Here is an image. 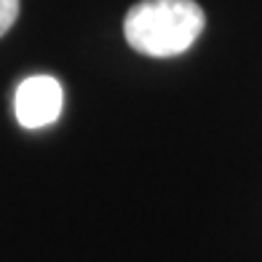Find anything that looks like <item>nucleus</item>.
Returning a JSON list of instances; mask_svg holds the SVG:
<instances>
[{"label": "nucleus", "mask_w": 262, "mask_h": 262, "mask_svg": "<svg viewBox=\"0 0 262 262\" xmlns=\"http://www.w3.org/2000/svg\"><path fill=\"white\" fill-rule=\"evenodd\" d=\"M204 25V8L195 0H139L128 8L123 35L134 51L166 59L185 54Z\"/></svg>", "instance_id": "1"}, {"label": "nucleus", "mask_w": 262, "mask_h": 262, "mask_svg": "<svg viewBox=\"0 0 262 262\" xmlns=\"http://www.w3.org/2000/svg\"><path fill=\"white\" fill-rule=\"evenodd\" d=\"M64 104L62 83L51 75H32L16 86L14 113L21 128H46L59 121Z\"/></svg>", "instance_id": "2"}, {"label": "nucleus", "mask_w": 262, "mask_h": 262, "mask_svg": "<svg viewBox=\"0 0 262 262\" xmlns=\"http://www.w3.org/2000/svg\"><path fill=\"white\" fill-rule=\"evenodd\" d=\"M19 16V0H0V38L11 30Z\"/></svg>", "instance_id": "3"}]
</instances>
